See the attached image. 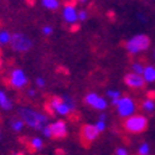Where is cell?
I'll list each match as a JSON object with an SVG mask.
<instances>
[{"label": "cell", "mask_w": 155, "mask_h": 155, "mask_svg": "<svg viewBox=\"0 0 155 155\" xmlns=\"http://www.w3.org/2000/svg\"><path fill=\"white\" fill-rule=\"evenodd\" d=\"M80 2H81V3H86V2H87V0H80Z\"/></svg>", "instance_id": "32"}, {"label": "cell", "mask_w": 155, "mask_h": 155, "mask_svg": "<svg viewBox=\"0 0 155 155\" xmlns=\"http://www.w3.org/2000/svg\"><path fill=\"white\" fill-rule=\"evenodd\" d=\"M148 127V119L144 115H130L124 122V128L129 133H141Z\"/></svg>", "instance_id": "3"}, {"label": "cell", "mask_w": 155, "mask_h": 155, "mask_svg": "<svg viewBox=\"0 0 155 155\" xmlns=\"http://www.w3.org/2000/svg\"><path fill=\"white\" fill-rule=\"evenodd\" d=\"M115 154H117V155H127L128 151H127L125 148H118L117 150H115Z\"/></svg>", "instance_id": "29"}, {"label": "cell", "mask_w": 155, "mask_h": 155, "mask_svg": "<svg viewBox=\"0 0 155 155\" xmlns=\"http://www.w3.org/2000/svg\"><path fill=\"white\" fill-rule=\"evenodd\" d=\"M62 99L64 101V103L70 107V109L71 110H74V108H76V104H74V102H73V99L70 97V96H63L62 97Z\"/></svg>", "instance_id": "20"}, {"label": "cell", "mask_w": 155, "mask_h": 155, "mask_svg": "<svg viewBox=\"0 0 155 155\" xmlns=\"http://www.w3.org/2000/svg\"><path fill=\"white\" fill-rule=\"evenodd\" d=\"M149 144H147V143H143L140 147H139V154L140 155H147L148 153H149Z\"/></svg>", "instance_id": "23"}, {"label": "cell", "mask_w": 155, "mask_h": 155, "mask_svg": "<svg viewBox=\"0 0 155 155\" xmlns=\"http://www.w3.org/2000/svg\"><path fill=\"white\" fill-rule=\"evenodd\" d=\"M10 41H11V35L6 31V30H4V31H0V44H10Z\"/></svg>", "instance_id": "16"}, {"label": "cell", "mask_w": 155, "mask_h": 155, "mask_svg": "<svg viewBox=\"0 0 155 155\" xmlns=\"http://www.w3.org/2000/svg\"><path fill=\"white\" fill-rule=\"evenodd\" d=\"M0 45H2V44H0Z\"/></svg>", "instance_id": "33"}, {"label": "cell", "mask_w": 155, "mask_h": 155, "mask_svg": "<svg viewBox=\"0 0 155 155\" xmlns=\"http://www.w3.org/2000/svg\"><path fill=\"white\" fill-rule=\"evenodd\" d=\"M101 132L96 128V125H92V124H87L84 127H82V130H81V137H82V141L86 144H89L94 141L98 137Z\"/></svg>", "instance_id": "6"}, {"label": "cell", "mask_w": 155, "mask_h": 155, "mask_svg": "<svg viewBox=\"0 0 155 155\" xmlns=\"http://www.w3.org/2000/svg\"><path fill=\"white\" fill-rule=\"evenodd\" d=\"M132 70H133V72L139 73V74H143V72H144L143 64H140V63H133L132 64Z\"/></svg>", "instance_id": "22"}, {"label": "cell", "mask_w": 155, "mask_h": 155, "mask_svg": "<svg viewBox=\"0 0 155 155\" xmlns=\"http://www.w3.org/2000/svg\"><path fill=\"white\" fill-rule=\"evenodd\" d=\"M19 114L21 119H24L25 124L32 129H36V130H40V129L42 130V128L47 123L46 115H44L42 113H38L31 108H20Z\"/></svg>", "instance_id": "1"}, {"label": "cell", "mask_w": 155, "mask_h": 155, "mask_svg": "<svg viewBox=\"0 0 155 155\" xmlns=\"http://www.w3.org/2000/svg\"><path fill=\"white\" fill-rule=\"evenodd\" d=\"M107 97H109L110 99L120 98V92L119 91H115V89H108V91H107Z\"/></svg>", "instance_id": "21"}, {"label": "cell", "mask_w": 155, "mask_h": 155, "mask_svg": "<svg viewBox=\"0 0 155 155\" xmlns=\"http://www.w3.org/2000/svg\"><path fill=\"white\" fill-rule=\"evenodd\" d=\"M35 94H36L35 89H29V91H28V96L29 97H35Z\"/></svg>", "instance_id": "30"}, {"label": "cell", "mask_w": 155, "mask_h": 155, "mask_svg": "<svg viewBox=\"0 0 155 155\" xmlns=\"http://www.w3.org/2000/svg\"><path fill=\"white\" fill-rule=\"evenodd\" d=\"M0 107H2L4 110H10L11 107H12L9 97H8L6 93L3 92V91H0Z\"/></svg>", "instance_id": "13"}, {"label": "cell", "mask_w": 155, "mask_h": 155, "mask_svg": "<svg viewBox=\"0 0 155 155\" xmlns=\"http://www.w3.org/2000/svg\"><path fill=\"white\" fill-rule=\"evenodd\" d=\"M94 109H98V110H103V109H106L107 108V101L104 98H102V97H98L96 99V102L93 103V106H92Z\"/></svg>", "instance_id": "15"}, {"label": "cell", "mask_w": 155, "mask_h": 155, "mask_svg": "<svg viewBox=\"0 0 155 155\" xmlns=\"http://www.w3.org/2000/svg\"><path fill=\"white\" fill-rule=\"evenodd\" d=\"M106 118H107V115H106L104 113H103V114H101V115H99V119H102V120H104Z\"/></svg>", "instance_id": "31"}, {"label": "cell", "mask_w": 155, "mask_h": 155, "mask_svg": "<svg viewBox=\"0 0 155 155\" xmlns=\"http://www.w3.org/2000/svg\"><path fill=\"white\" fill-rule=\"evenodd\" d=\"M62 16H63V19L66 22L74 24L77 20H78V12H77V10L73 5H67V6L63 8Z\"/></svg>", "instance_id": "11"}, {"label": "cell", "mask_w": 155, "mask_h": 155, "mask_svg": "<svg viewBox=\"0 0 155 155\" xmlns=\"http://www.w3.org/2000/svg\"><path fill=\"white\" fill-rule=\"evenodd\" d=\"M42 133H44V135H45L46 138H52V132H51L50 125H45V127L42 128Z\"/></svg>", "instance_id": "24"}, {"label": "cell", "mask_w": 155, "mask_h": 155, "mask_svg": "<svg viewBox=\"0 0 155 155\" xmlns=\"http://www.w3.org/2000/svg\"><path fill=\"white\" fill-rule=\"evenodd\" d=\"M45 84H46V82H45V80H44V78H41V77H38V78H36V86H37V87L42 88V87H45Z\"/></svg>", "instance_id": "28"}, {"label": "cell", "mask_w": 155, "mask_h": 155, "mask_svg": "<svg viewBox=\"0 0 155 155\" xmlns=\"http://www.w3.org/2000/svg\"><path fill=\"white\" fill-rule=\"evenodd\" d=\"M124 82L128 87H130V88H143L144 84H145L144 77L141 74H139V73H135V72L128 73L124 77Z\"/></svg>", "instance_id": "7"}, {"label": "cell", "mask_w": 155, "mask_h": 155, "mask_svg": "<svg viewBox=\"0 0 155 155\" xmlns=\"http://www.w3.org/2000/svg\"><path fill=\"white\" fill-rule=\"evenodd\" d=\"M94 125H96V128L98 129L99 132H103L106 129V123H104V120H102V119H99Z\"/></svg>", "instance_id": "25"}, {"label": "cell", "mask_w": 155, "mask_h": 155, "mask_svg": "<svg viewBox=\"0 0 155 155\" xmlns=\"http://www.w3.org/2000/svg\"><path fill=\"white\" fill-rule=\"evenodd\" d=\"M10 82L15 88H22L28 83V77H26V74H25V72L22 70L16 68L10 74Z\"/></svg>", "instance_id": "8"}, {"label": "cell", "mask_w": 155, "mask_h": 155, "mask_svg": "<svg viewBox=\"0 0 155 155\" xmlns=\"http://www.w3.org/2000/svg\"><path fill=\"white\" fill-rule=\"evenodd\" d=\"M117 110H118V114L122 118H128V117H130V115L134 114L135 103L132 98L122 97V98H119V102L117 104Z\"/></svg>", "instance_id": "5"}, {"label": "cell", "mask_w": 155, "mask_h": 155, "mask_svg": "<svg viewBox=\"0 0 155 155\" xmlns=\"http://www.w3.org/2000/svg\"><path fill=\"white\" fill-rule=\"evenodd\" d=\"M143 109L147 110V112H153L155 109V103L151 101V99H147L144 103H143Z\"/></svg>", "instance_id": "19"}, {"label": "cell", "mask_w": 155, "mask_h": 155, "mask_svg": "<svg viewBox=\"0 0 155 155\" xmlns=\"http://www.w3.org/2000/svg\"><path fill=\"white\" fill-rule=\"evenodd\" d=\"M10 45H11L12 50L16 51V52H26V51H29L32 47V41L26 35L16 32L11 36Z\"/></svg>", "instance_id": "4"}, {"label": "cell", "mask_w": 155, "mask_h": 155, "mask_svg": "<svg viewBox=\"0 0 155 155\" xmlns=\"http://www.w3.org/2000/svg\"><path fill=\"white\" fill-rule=\"evenodd\" d=\"M50 108L58 115H67L70 112H72L62 98H52V101L50 103Z\"/></svg>", "instance_id": "9"}, {"label": "cell", "mask_w": 155, "mask_h": 155, "mask_svg": "<svg viewBox=\"0 0 155 155\" xmlns=\"http://www.w3.org/2000/svg\"><path fill=\"white\" fill-rule=\"evenodd\" d=\"M41 3H42V6L48 10H56L60 6L58 0H41Z\"/></svg>", "instance_id": "14"}, {"label": "cell", "mask_w": 155, "mask_h": 155, "mask_svg": "<svg viewBox=\"0 0 155 155\" xmlns=\"http://www.w3.org/2000/svg\"><path fill=\"white\" fill-rule=\"evenodd\" d=\"M143 77H144L145 82H149V83L155 82V67H153V66L145 67L144 72H143Z\"/></svg>", "instance_id": "12"}, {"label": "cell", "mask_w": 155, "mask_h": 155, "mask_svg": "<svg viewBox=\"0 0 155 155\" xmlns=\"http://www.w3.org/2000/svg\"><path fill=\"white\" fill-rule=\"evenodd\" d=\"M51 132H52V137L55 138H63L67 134V125L63 120H56L50 125Z\"/></svg>", "instance_id": "10"}, {"label": "cell", "mask_w": 155, "mask_h": 155, "mask_svg": "<svg viewBox=\"0 0 155 155\" xmlns=\"http://www.w3.org/2000/svg\"><path fill=\"white\" fill-rule=\"evenodd\" d=\"M24 124H25L24 120H20V119L14 120L11 123V129H12V130H15V132H20L21 129L24 128Z\"/></svg>", "instance_id": "18"}, {"label": "cell", "mask_w": 155, "mask_h": 155, "mask_svg": "<svg viewBox=\"0 0 155 155\" xmlns=\"http://www.w3.org/2000/svg\"><path fill=\"white\" fill-rule=\"evenodd\" d=\"M149 46H150V40L147 35H137L125 44V48L128 50V52L133 55L143 52V51L149 48Z\"/></svg>", "instance_id": "2"}, {"label": "cell", "mask_w": 155, "mask_h": 155, "mask_svg": "<svg viewBox=\"0 0 155 155\" xmlns=\"http://www.w3.org/2000/svg\"><path fill=\"white\" fill-rule=\"evenodd\" d=\"M52 32H54V29L51 28V26H48V25H47V26H44L42 28V34L46 35V36H50Z\"/></svg>", "instance_id": "26"}, {"label": "cell", "mask_w": 155, "mask_h": 155, "mask_svg": "<svg viewBox=\"0 0 155 155\" xmlns=\"http://www.w3.org/2000/svg\"><path fill=\"white\" fill-rule=\"evenodd\" d=\"M42 145H44V143H42V139L41 138H32L31 139V147L35 149V150H40L41 148H42Z\"/></svg>", "instance_id": "17"}, {"label": "cell", "mask_w": 155, "mask_h": 155, "mask_svg": "<svg viewBox=\"0 0 155 155\" xmlns=\"http://www.w3.org/2000/svg\"><path fill=\"white\" fill-rule=\"evenodd\" d=\"M87 18H88V15H87V12H86L84 10H81V11L78 12V20H81V21H84Z\"/></svg>", "instance_id": "27"}]
</instances>
